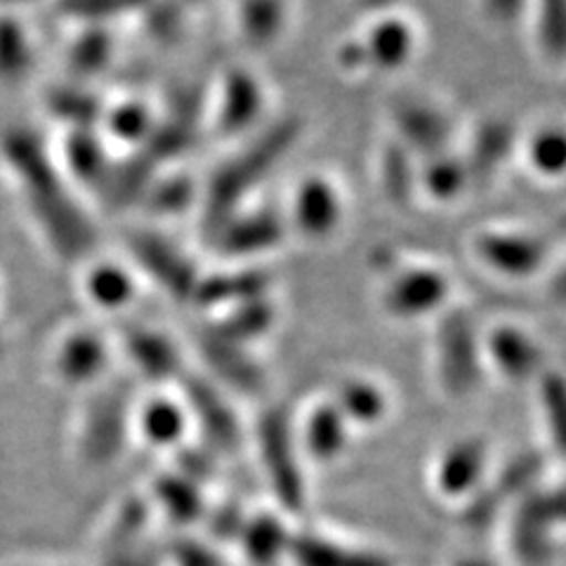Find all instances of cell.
Wrapping results in <instances>:
<instances>
[{
	"instance_id": "6",
	"label": "cell",
	"mask_w": 566,
	"mask_h": 566,
	"mask_svg": "<svg viewBox=\"0 0 566 566\" xmlns=\"http://www.w3.org/2000/svg\"><path fill=\"white\" fill-rule=\"evenodd\" d=\"M489 444L484 437L465 434L441 451L432 465V489L444 503L463 507L489 482Z\"/></svg>"
},
{
	"instance_id": "21",
	"label": "cell",
	"mask_w": 566,
	"mask_h": 566,
	"mask_svg": "<svg viewBox=\"0 0 566 566\" xmlns=\"http://www.w3.org/2000/svg\"><path fill=\"white\" fill-rule=\"evenodd\" d=\"M274 276L264 268H237L229 272H218L210 276H201L199 286L193 291L191 300H197L201 307L224 312L237 307L248 300L272 295Z\"/></svg>"
},
{
	"instance_id": "39",
	"label": "cell",
	"mask_w": 566,
	"mask_h": 566,
	"mask_svg": "<svg viewBox=\"0 0 566 566\" xmlns=\"http://www.w3.org/2000/svg\"><path fill=\"white\" fill-rule=\"evenodd\" d=\"M547 295L553 297V303L566 307V262L547 281Z\"/></svg>"
},
{
	"instance_id": "19",
	"label": "cell",
	"mask_w": 566,
	"mask_h": 566,
	"mask_svg": "<svg viewBox=\"0 0 566 566\" xmlns=\"http://www.w3.org/2000/svg\"><path fill=\"white\" fill-rule=\"evenodd\" d=\"M293 534L291 520L279 510L248 512L234 545L248 566H279L286 564Z\"/></svg>"
},
{
	"instance_id": "32",
	"label": "cell",
	"mask_w": 566,
	"mask_h": 566,
	"mask_svg": "<svg viewBox=\"0 0 566 566\" xmlns=\"http://www.w3.org/2000/svg\"><path fill=\"white\" fill-rule=\"evenodd\" d=\"M154 495L158 505L175 524H193L206 520L208 503L199 484H193L180 472H170L156 482Z\"/></svg>"
},
{
	"instance_id": "7",
	"label": "cell",
	"mask_w": 566,
	"mask_h": 566,
	"mask_svg": "<svg viewBox=\"0 0 566 566\" xmlns=\"http://www.w3.org/2000/svg\"><path fill=\"white\" fill-rule=\"evenodd\" d=\"M291 234L286 216L274 206L241 208L210 237L218 253L229 260H255L268 255Z\"/></svg>"
},
{
	"instance_id": "22",
	"label": "cell",
	"mask_w": 566,
	"mask_h": 566,
	"mask_svg": "<svg viewBox=\"0 0 566 566\" xmlns=\"http://www.w3.org/2000/svg\"><path fill=\"white\" fill-rule=\"evenodd\" d=\"M130 428L154 449H182L191 430V416L185 399L154 395L130 416Z\"/></svg>"
},
{
	"instance_id": "25",
	"label": "cell",
	"mask_w": 566,
	"mask_h": 566,
	"mask_svg": "<svg viewBox=\"0 0 566 566\" xmlns=\"http://www.w3.org/2000/svg\"><path fill=\"white\" fill-rule=\"evenodd\" d=\"M472 189L470 172L460 151L447 149L418 158V193L439 206L458 201Z\"/></svg>"
},
{
	"instance_id": "14",
	"label": "cell",
	"mask_w": 566,
	"mask_h": 566,
	"mask_svg": "<svg viewBox=\"0 0 566 566\" xmlns=\"http://www.w3.org/2000/svg\"><path fill=\"white\" fill-rule=\"evenodd\" d=\"M366 69L378 74H395L409 66L418 52V27L413 20L397 12L378 14L359 35Z\"/></svg>"
},
{
	"instance_id": "10",
	"label": "cell",
	"mask_w": 566,
	"mask_h": 566,
	"mask_svg": "<svg viewBox=\"0 0 566 566\" xmlns=\"http://www.w3.org/2000/svg\"><path fill=\"white\" fill-rule=\"evenodd\" d=\"M507 553L517 566H547L555 553L559 531L547 517L541 486L522 495L507 507Z\"/></svg>"
},
{
	"instance_id": "1",
	"label": "cell",
	"mask_w": 566,
	"mask_h": 566,
	"mask_svg": "<svg viewBox=\"0 0 566 566\" xmlns=\"http://www.w3.org/2000/svg\"><path fill=\"white\" fill-rule=\"evenodd\" d=\"M303 120L297 116H283L258 130L245 147L212 172L206 201H203V229L212 237L218 229L243 208L251 191L272 172L283 156L297 145L303 135Z\"/></svg>"
},
{
	"instance_id": "31",
	"label": "cell",
	"mask_w": 566,
	"mask_h": 566,
	"mask_svg": "<svg viewBox=\"0 0 566 566\" xmlns=\"http://www.w3.org/2000/svg\"><path fill=\"white\" fill-rule=\"evenodd\" d=\"M126 349L149 380H168L180 374V352L161 333L147 328L133 331Z\"/></svg>"
},
{
	"instance_id": "36",
	"label": "cell",
	"mask_w": 566,
	"mask_h": 566,
	"mask_svg": "<svg viewBox=\"0 0 566 566\" xmlns=\"http://www.w3.org/2000/svg\"><path fill=\"white\" fill-rule=\"evenodd\" d=\"M154 130L149 109L142 102H128L114 114V133L128 142H142Z\"/></svg>"
},
{
	"instance_id": "11",
	"label": "cell",
	"mask_w": 566,
	"mask_h": 566,
	"mask_svg": "<svg viewBox=\"0 0 566 566\" xmlns=\"http://www.w3.org/2000/svg\"><path fill=\"white\" fill-rule=\"evenodd\" d=\"M112 347L99 333L85 326L62 331L50 345V374L64 387L93 385L109 366Z\"/></svg>"
},
{
	"instance_id": "41",
	"label": "cell",
	"mask_w": 566,
	"mask_h": 566,
	"mask_svg": "<svg viewBox=\"0 0 566 566\" xmlns=\"http://www.w3.org/2000/svg\"><path fill=\"white\" fill-rule=\"evenodd\" d=\"M564 185H566V182H564Z\"/></svg>"
},
{
	"instance_id": "30",
	"label": "cell",
	"mask_w": 566,
	"mask_h": 566,
	"mask_svg": "<svg viewBox=\"0 0 566 566\" xmlns=\"http://www.w3.org/2000/svg\"><path fill=\"white\" fill-rule=\"evenodd\" d=\"M291 8L276 0H248L237 8V29L243 43L268 48L276 43L289 24Z\"/></svg>"
},
{
	"instance_id": "24",
	"label": "cell",
	"mask_w": 566,
	"mask_h": 566,
	"mask_svg": "<svg viewBox=\"0 0 566 566\" xmlns=\"http://www.w3.org/2000/svg\"><path fill=\"white\" fill-rule=\"evenodd\" d=\"M81 293L99 312H120L137 297V279L130 268L116 260H97L87 264L81 279Z\"/></svg>"
},
{
	"instance_id": "23",
	"label": "cell",
	"mask_w": 566,
	"mask_h": 566,
	"mask_svg": "<svg viewBox=\"0 0 566 566\" xmlns=\"http://www.w3.org/2000/svg\"><path fill=\"white\" fill-rule=\"evenodd\" d=\"M331 401L338 406L352 430H374L392 413V399L387 389L368 376H347L338 385Z\"/></svg>"
},
{
	"instance_id": "35",
	"label": "cell",
	"mask_w": 566,
	"mask_h": 566,
	"mask_svg": "<svg viewBox=\"0 0 566 566\" xmlns=\"http://www.w3.org/2000/svg\"><path fill=\"white\" fill-rule=\"evenodd\" d=\"M245 517H248V510H243V505H239L237 501H229V503H222L218 507L208 510L206 524H208L210 536L218 543L234 545L243 524H245Z\"/></svg>"
},
{
	"instance_id": "17",
	"label": "cell",
	"mask_w": 566,
	"mask_h": 566,
	"mask_svg": "<svg viewBox=\"0 0 566 566\" xmlns=\"http://www.w3.org/2000/svg\"><path fill=\"white\" fill-rule=\"evenodd\" d=\"M517 133L510 120L491 116L474 126L465 151H460L470 172L472 187H486L503 170L510 154L515 151Z\"/></svg>"
},
{
	"instance_id": "9",
	"label": "cell",
	"mask_w": 566,
	"mask_h": 566,
	"mask_svg": "<svg viewBox=\"0 0 566 566\" xmlns=\"http://www.w3.org/2000/svg\"><path fill=\"white\" fill-rule=\"evenodd\" d=\"M389 123L395 128V139L416 158L451 149L453 118L428 97L413 93L395 97L389 104Z\"/></svg>"
},
{
	"instance_id": "4",
	"label": "cell",
	"mask_w": 566,
	"mask_h": 566,
	"mask_svg": "<svg viewBox=\"0 0 566 566\" xmlns=\"http://www.w3.org/2000/svg\"><path fill=\"white\" fill-rule=\"evenodd\" d=\"M451 276L420 262H397L382 276L380 307L397 322H418V318L439 316L451 305Z\"/></svg>"
},
{
	"instance_id": "26",
	"label": "cell",
	"mask_w": 566,
	"mask_h": 566,
	"mask_svg": "<svg viewBox=\"0 0 566 566\" xmlns=\"http://www.w3.org/2000/svg\"><path fill=\"white\" fill-rule=\"evenodd\" d=\"M139 258L147 264V270L161 281L170 293L177 297H191L199 286L201 274L197 268L170 243L156 237H147L139 243Z\"/></svg>"
},
{
	"instance_id": "18",
	"label": "cell",
	"mask_w": 566,
	"mask_h": 566,
	"mask_svg": "<svg viewBox=\"0 0 566 566\" xmlns=\"http://www.w3.org/2000/svg\"><path fill=\"white\" fill-rule=\"evenodd\" d=\"M185 403L191 416V424L197 422L203 430L208 449L212 453L234 451L241 441V422L229 401L216 387L203 380H191L185 387Z\"/></svg>"
},
{
	"instance_id": "20",
	"label": "cell",
	"mask_w": 566,
	"mask_h": 566,
	"mask_svg": "<svg viewBox=\"0 0 566 566\" xmlns=\"http://www.w3.org/2000/svg\"><path fill=\"white\" fill-rule=\"evenodd\" d=\"M199 345L206 364L227 387L237 389V392L253 395L264 385V370L253 359L251 347H243L234 340L224 338V335L212 326L203 331Z\"/></svg>"
},
{
	"instance_id": "2",
	"label": "cell",
	"mask_w": 566,
	"mask_h": 566,
	"mask_svg": "<svg viewBox=\"0 0 566 566\" xmlns=\"http://www.w3.org/2000/svg\"><path fill=\"white\" fill-rule=\"evenodd\" d=\"M255 449L276 510L289 520L303 515L310 503V486L297 424L286 406H270L258 416Z\"/></svg>"
},
{
	"instance_id": "3",
	"label": "cell",
	"mask_w": 566,
	"mask_h": 566,
	"mask_svg": "<svg viewBox=\"0 0 566 566\" xmlns=\"http://www.w3.org/2000/svg\"><path fill=\"white\" fill-rule=\"evenodd\" d=\"M434 374L449 399H468L484 380L482 331L474 316L460 305H449L434 326Z\"/></svg>"
},
{
	"instance_id": "28",
	"label": "cell",
	"mask_w": 566,
	"mask_h": 566,
	"mask_svg": "<svg viewBox=\"0 0 566 566\" xmlns=\"http://www.w3.org/2000/svg\"><path fill=\"white\" fill-rule=\"evenodd\" d=\"M378 185L395 206H409L418 193V158L395 137L378 151Z\"/></svg>"
},
{
	"instance_id": "13",
	"label": "cell",
	"mask_w": 566,
	"mask_h": 566,
	"mask_svg": "<svg viewBox=\"0 0 566 566\" xmlns=\"http://www.w3.org/2000/svg\"><path fill=\"white\" fill-rule=\"evenodd\" d=\"M264 112H268V93L262 81L251 69H229L216 99V130L222 137H241L258 128Z\"/></svg>"
},
{
	"instance_id": "27",
	"label": "cell",
	"mask_w": 566,
	"mask_h": 566,
	"mask_svg": "<svg viewBox=\"0 0 566 566\" xmlns=\"http://www.w3.org/2000/svg\"><path fill=\"white\" fill-rule=\"evenodd\" d=\"M276 322L279 310L274 305V300L272 295H264L220 312V318L212 324V328L222 333L229 340H234L243 347H251L253 343L268 338Z\"/></svg>"
},
{
	"instance_id": "5",
	"label": "cell",
	"mask_w": 566,
	"mask_h": 566,
	"mask_svg": "<svg viewBox=\"0 0 566 566\" xmlns=\"http://www.w3.org/2000/svg\"><path fill=\"white\" fill-rule=\"evenodd\" d=\"M472 253L484 268L510 281L538 276L551 260V243L522 229L489 227L472 237Z\"/></svg>"
},
{
	"instance_id": "29",
	"label": "cell",
	"mask_w": 566,
	"mask_h": 566,
	"mask_svg": "<svg viewBox=\"0 0 566 566\" xmlns=\"http://www.w3.org/2000/svg\"><path fill=\"white\" fill-rule=\"evenodd\" d=\"M524 161L541 180L566 182V126L543 123L524 142Z\"/></svg>"
},
{
	"instance_id": "12",
	"label": "cell",
	"mask_w": 566,
	"mask_h": 566,
	"mask_svg": "<svg viewBox=\"0 0 566 566\" xmlns=\"http://www.w3.org/2000/svg\"><path fill=\"white\" fill-rule=\"evenodd\" d=\"M484 361L505 382L524 385L538 380L545 370V352L526 328L517 324H495L482 333Z\"/></svg>"
},
{
	"instance_id": "34",
	"label": "cell",
	"mask_w": 566,
	"mask_h": 566,
	"mask_svg": "<svg viewBox=\"0 0 566 566\" xmlns=\"http://www.w3.org/2000/svg\"><path fill=\"white\" fill-rule=\"evenodd\" d=\"M534 43L547 64L566 62V0H545L534 8Z\"/></svg>"
},
{
	"instance_id": "16",
	"label": "cell",
	"mask_w": 566,
	"mask_h": 566,
	"mask_svg": "<svg viewBox=\"0 0 566 566\" xmlns=\"http://www.w3.org/2000/svg\"><path fill=\"white\" fill-rule=\"evenodd\" d=\"M352 437L354 430L349 428L345 416L338 411V406L331 401V397L312 403L297 428L300 451H303V458L314 465L338 463L347 453Z\"/></svg>"
},
{
	"instance_id": "37",
	"label": "cell",
	"mask_w": 566,
	"mask_h": 566,
	"mask_svg": "<svg viewBox=\"0 0 566 566\" xmlns=\"http://www.w3.org/2000/svg\"><path fill=\"white\" fill-rule=\"evenodd\" d=\"M168 557L175 566H224L216 547H212L210 543H201L193 538L177 541L170 547Z\"/></svg>"
},
{
	"instance_id": "40",
	"label": "cell",
	"mask_w": 566,
	"mask_h": 566,
	"mask_svg": "<svg viewBox=\"0 0 566 566\" xmlns=\"http://www.w3.org/2000/svg\"><path fill=\"white\" fill-rule=\"evenodd\" d=\"M451 566H501V564L486 555H465V557L455 559Z\"/></svg>"
},
{
	"instance_id": "38",
	"label": "cell",
	"mask_w": 566,
	"mask_h": 566,
	"mask_svg": "<svg viewBox=\"0 0 566 566\" xmlns=\"http://www.w3.org/2000/svg\"><path fill=\"white\" fill-rule=\"evenodd\" d=\"M541 501L555 528L564 531L566 528V480L555 484H541Z\"/></svg>"
},
{
	"instance_id": "8",
	"label": "cell",
	"mask_w": 566,
	"mask_h": 566,
	"mask_svg": "<svg viewBox=\"0 0 566 566\" xmlns=\"http://www.w3.org/2000/svg\"><path fill=\"white\" fill-rule=\"evenodd\" d=\"M283 216L291 232L307 241H328L345 220L343 189L331 177L312 172L295 185Z\"/></svg>"
},
{
	"instance_id": "33",
	"label": "cell",
	"mask_w": 566,
	"mask_h": 566,
	"mask_svg": "<svg viewBox=\"0 0 566 566\" xmlns=\"http://www.w3.org/2000/svg\"><path fill=\"white\" fill-rule=\"evenodd\" d=\"M538 382V406L553 451L566 460V378L557 370H543Z\"/></svg>"
},
{
	"instance_id": "15",
	"label": "cell",
	"mask_w": 566,
	"mask_h": 566,
	"mask_svg": "<svg viewBox=\"0 0 566 566\" xmlns=\"http://www.w3.org/2000/svg\"><path fill=\"white\" fill-rule=\"evenodd\" d=\"M289 566H397L395 557L378 547L349 543L324 531L300 528L291 538Z\"/></svg>"
}]
</instances>
